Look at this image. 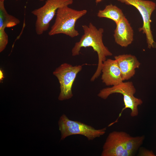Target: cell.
Listing matches in <instances>:
<instances>
[{"label":"cell","mask_w":156,"mask_h":156,"mask_svg":"<svg viewBox=\"0 0 156 156\" xmlns=\"http://www.w3.org/2000/svg\"><path fill=\"white\" fill-rule=\"evenodd\" d=\"M103 0H96V4L101 2Z\"/></svg>","instance_id":"18"},{"label":"cell","mask_w":156,"mask_h":156,"mask_svg":"<svg viewBox=\"0 0 156 156\" xmlns=\"http://www.w3.org/2000/svg\"><path fill=\"white\" fill-rule=\"evenodd\" d=\"M4 29H0V52L5 48L8 42V36Z\"/></svg>","instance_id":"15"},{"label":"cell","mask_w":156,"mask_h":156,"mask_svg":"<svg viewBox=\"0 0 156 156\" xmlns=\"http://www.w3.org/2000/svg\"><path fill=\"white\" fill-rule=\"evenodd\" d=\"M82 66H73L64 63L54 71L53 74L57 78L60 91L58 99L60 101L69 99L73 97L72 87L78 73L82 69Z\"/></svg>","instance_id":"6"},{"label":"cell","mask_w":156,"mask_h":156,"mask_svg":"<svg viewBox=\"0 0 156 156\" xmlns=\"http://www.w3.org/2000/svg\"><path fill=\"white\" fill-rule=\"evenodd\" d=\"M58 125L61 140L70 135H80L86 137L88 140H92L104 135L107 130L106 127L96 129L81 122L70 120L65 114L60 117Z\"/></svg>","instance_id":"4"},{"label":"cell","mask_w":156,"mask_h":156,"mask_svg":"<svg viewBox=\"0 0 156 156\" xmlns=\"http://www.w3.org/2000/svg\"><path fill=\"white\" fill-rule=\"evenodd\" d=\"M101 79L107 86H114L123 81L120 69L116 60H106L102 65Z\"/></svg>","instance_id":"9"},{"label":"cell","mask_w":156,"mask_h":156,"mask_svg":"<svg viewBox=\"0 0 156 156\" xmlns=\"http://www.w3.org/2000/svg\"><path fill=\"white\" fill-rule=\"evenodd\" d=\"M101 156H132L125 148L120 131H114L107 136L103 146Z\"/></svg>","instance_id":"8"},{"label":"cell","mask_w":156,"mask_h":156,"mask_svg":"<svg viewBox=\"0 0 156 156\" xmlns=\"http://www.w3.org/2000/svg\"><path fill=\"white\" fill-rule=\"evenodd\" d=\"M122 3L132 5L135 7L140 13L143 20L142 27L139 29L145 34L148 48H156V42L154 41L151 28V16L155 10L156 3L154 2L144 0H117Z\"/></svg>","instance_id":"7"},{"label":"cell","mask_w":156,"mask_h":156,"mask_svg":"<svg viewBox=\"0 0 156 156\" xmlns=\"http://www.w3.org/2000/svg\"><path fill=\"white\" fill-rule=\"evenodd\" d=\"M3 74L1 70H0V80L2 81L3 78Z\"/></svg>","instance_id":"17"},{"label":"cell","mask_w":156,"mask_h":156,"mask_svg":"<svg viewBox=\"0 0 156 156\" xmlns=\"http://www.w3.org/2000/svg\"><path fill=\"white\" fill-rule=\"evenodd\" d=\"M16 1H18L19 0H16ZM5 0H0V1H4Z\"/></svg>","instance_id":"19"},{"label":"cell","mask_w":156,"mask_h":156,"mask_svg":"<svg viewBox=\"0 0 156 156\" xmlns=\"http://www.w3.org/2000/svg\"><path fill=\"white\" fill-rule=\"evenodd\" d=\"M73 2V0H47L43 6L33 10L31 13L36 17V34L41 35L48 29L50 23L59 8L68 6Z\"/></svg>","instance_id":"5"},{"label":"cell","mask_w":156,"mask_h":156,"mask_svg":"<svg viewBox=\"0 0 156 156\" xmlns=\"http://www.w3.org/2000/svg\"><path fill=\"white\" fill-rule=\"evenodd\" d=\"M114 36L116 43L122 47H127L133 40V31L125 16L116 24Z\"/></svg>","instance_id":"11"},{"label":"cell","mask_w":156,"mask_h":156,"mask_svg":"<svg viewBox=\"0 0 156 156\" xmlns=\"http://www.w3.org/2000/svg\"><path fill=\"white\" fill-rule=\"evenodd\" d=\"M136 91V89L131 81H123L112 87L105 88L100 90L97 95L103 99H106L109 96L114 93H119L123 96L125 107L122 109L117 119L110 124L109 126L117 122L123 111L127 109H131L130 115L131 117H134L138 116L139 113L138 107L142 104L143 101L141 99L134 96Z\"/></svg>","instance_id":"3"},{"label":"cell","mask_w":156,"mask_h":156,"mask_svg":"<svg viewBox=\"0 0 156 156\" xmlns=\"http://www.w3.org/2000/svg\"><path fill=\"white\" fill-rule=\"evenodd\" d=\"M120 133L125 148L133 155L143 144L144 136L132 137L124 131H120Z\"/></svg>","instance_id":"12"},{"label":"cell","mask_w":156,"mask_h":156,"mask_svg":"<svg viewBox=\"0 0 156 156\" xmlns=\"http://www.w3.org/2000/svg\"><path fill=\"white\" fill-rule=\"evenodd\" d=\"M87 12L86 10H75L68 6L59 8L56 12L54 23L49 32V35L51 36L62 34L71 38L78 36L79 33L75 29V23Z\"/></svg>","instance_id":"2"},{"label":"cell","mask_w":156,"mask_h":156,"mask_svg":"<svg viewBox=\"0 0 156 156\" xmlns=\"http://www.w3.org/2000/svg\"><path fill=\"white\" fill-rule=\"evenodd\" d=\"M120 70L123 81L128 80L135 73V69L139 68L140 63L134 55L130 54L120 55L114 56Z\"/></svg>","instance_id":"10"},{"label":"cell","mask_w":156,"mask_h":156,"mask_svg":"<svg viewBox=\"0 0 156 156\" xmlns=\"http://www.w3.org/2000/svg\"><path fill=\"white\" fill-rule=\"evenodd\" d=\"M82 27L84 34L79 41L76 42L72 50V55H79L83 47H92L97 54L98 62L97 69L92 77L90 80L94 81L101 73L103 63L106 60V57L112 55V53L104 44L103 40V29H97L92 23L88 25H83Z\"/></svg>","instance_id":"1"},{"label":"cell","mask_w":156,"mask_h":156,"mask_svg":"<svg viewBox=\"0 0 156 156\" xmlns=\"http://www.w3.org/2000/svg\"><path fill=\"white\" fill-rule=\"evenodd\" d=\"M138 155L140 156L155 155L152 151H149L143 148H140Z\"/></svg>","instance_id":"16"},{"label":"cell","mask_w":156,"mask_h":156,"mask_svg":"<svg viewBox=\"0 0 156 156\" xmlns=\"http://www.w3.org/2000/svg\"><path fill=\"white\" fill-rule=\"evenodd\" d=\"M99 18L110 19L117 23L125 16L122 10L115 5L110 4L106 5L103 10H100L97 14Z\"/></svg>","instance_id":"13"},{"label":"cell","mask_w":156,"mask_h":156,"mask_svg":"<svg viewBox=\"0 0 156 156\" xmlns=\"http://www.w3.org/2000/svg\"><path fill=\"white\" fill-rule=\"evenodd\" d=\"M20 22L18 18L8 13L5 8L4 1H0V29L12 27Z\"/></svg>","instance_id":"14"},{"label":"cell","mask_w":156,"mask_h":156,"mask_svg":"<svg viewBox=\"0 0 156 156\" xmlns=\"http://www.w3.org/2000/svg\"><path fill=\"white\" fill-rule=\"evenodd\" d=\"M44 0H40V1H43Z\"/></svg>","instance_id":"20"}]
</instances>
